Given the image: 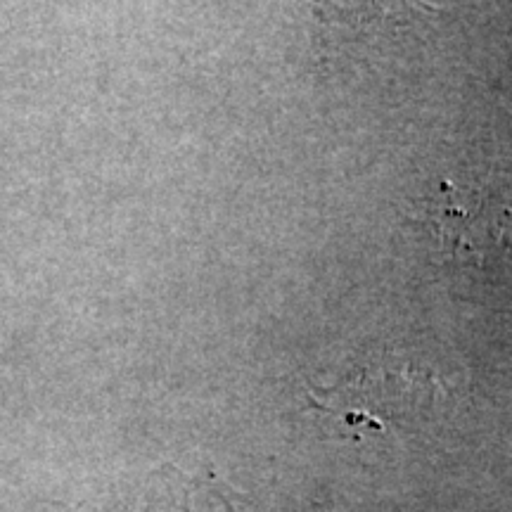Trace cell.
I'll return each mask as SVG.
<instances>
[{
    "instance_id": "obj_2",
    "label": "cell",
    "mask_w": 512,
    "mask_h": 512,
    "mask_svg": "<svg viewBox=\"0 0 512 512\" xmlns=\"http://www.w3.org/2000/svg\"><path fill=\"white\" fill-rule=\"evenodd\" d=\"M430 228L451 264L486 268L512 256V207L482 188L441 183L430 202Z\"/></svg>"
},
{
    "instance_id": "obj_1",
    "label": "cell",
    "mask_w": 512,
    "mask_h": 512,
    "mask_svg": "<svg viewBox=\"0 0 512 512\" xmlns=\"http://www.w3.org/2000/svg\"><path fill=\"white\" fill-rule=\"evenodd\" d=\"M441 8L430 0H316L323 60L347 72H380L425 43Z\"/></svg>"
}]
</instances>
